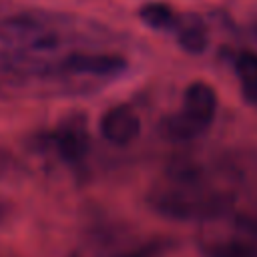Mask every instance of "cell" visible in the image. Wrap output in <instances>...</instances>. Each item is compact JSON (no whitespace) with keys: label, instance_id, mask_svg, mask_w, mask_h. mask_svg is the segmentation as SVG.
I'll list each match as a JSON object with an SVG mask.
<instances>
[{"label":"cell","instance_id":"cell-1","mask_svg":"<svg viewBox=\"0 0 257 257\" xmlns=\"http://www.w3.org/2000/svg\"><path fill=\"white\" fill-rule=\"evenodd\" d=\"M56 153L68 161H80L88 151V122L82 112H72L60 120L54 135L50 137Z\"/></svg>","mask_w":257,"mask_h":257},{"label":"cell","instance_id":"cell-2","mask_svg":"<svg viewBox=\"0 0 257 257\" xmlns=\"http://www.w3.org/2000/svg\"><path fill=\"white\" fill-rule=\"evenodd\" d=\"M100 135L112 145H131L141 135V118L128 104L110 106L98 122Z\"/></svg>","mask_w":257,"mask_h":257},{"label":"cell","instance_id":"cell-3","mask_svg":"<svg viewBox=\"0 0 257 257\" xmlns=\"http://www.w3.org/2000/svg\"><path fill=\"white\" fill-rule=\"evenodd\" d=\"M64 68L76 74L114 76L126 68V60L110 52H72L66 56Z\"/></svg>","mask_w":257,"mask_h":257},{"label":"cell","instance_id":"cell-4","mask_svg":"<svg viewBox=\"0 0 257 257\" xmlns=\"http://www.w3.org/2000/svg\"><path fill=\"white\" fill-rule=\"evenodd\" d=\"M185 114H189L193 120H197L201 126H209L217 112V94L207 82H191L183 94V108Z\"/></svg>","mask_w":257,"mask_h":257},{"label":"cell","instance_id":"cell-5","mask_svg":"<svg viewBox=\"0 0 257 257\" xmlns=\"http://www.w3.org/2000/svg\"><path fill=\"white\" fill-rule=\"evenodd\" d=\"M235 70L241 82V92L243 98L257 106V54L255 52H241L235 60Z\"/></svg>","mask_w":257,"mask_h":257},{"label":"cell","instance_id":"cell-6","mask_svg":"<svg viewBox=\"0 0 257 257\" xmlns=\"http://www.w3.org/2000/svg\"><path fill=\"white\" fill-rule=\"evenodd\" d=\"M161 131L165 137L173 139V141H189V139H195L199 137L205 126H201L197 120H193L189 114H185L183 110L167 116L161 124Z\"/></svg>","mask_w":257,"mask_h":257},{"label":"cell","instance_id":"cell-7","mask_svg":"<svg viewBox=\"0 0 257 257\" xmlns=\"http://www.w3.org/2000/svg\"><path fill=\"white\" fill-rule=\"evenodd\" d=\"M141 20L155 30H171L179 26V18L175 10L165 2H149L141 8Z\"/></svg>","mask_w":257,"mask_h":257},{"label":"cell","instance_id":"cell-8","mask_svg":"<svg viewBox=\"0 0 257 257\" xmlns=\"http://www.w3.org/2000/svg\"><path fill=\"white\" fill-rule=\"evenodd\" d=\"M179 32H177V38H179V44L187 50V52H193V54H199L207 48V30L203 26L201 20L197 18H189L187 22L179 24L177 26Z\"/></svg>","mask_w":257,"mask_h":257},{"label":"cell","instance_id":"cell-9","mask_svg":"<svg viewBox=\"0 0 257 257\" xmlns=\"http://www.w3.org/2000/svg\"><path fill=\"white\" fill-rule=\"evenodd\" d=\"M209 257H257V251L241 241H223L215 243L207 251Z\"/></svg>","mask_w":257,"mask_h":257},{"label":"cell","instance_id":"cell-10","mask_svg":"<svg viewBox=\"0 0 257 257\" xmlns=\"http://www.w3.org/2000/svg\"><path fill=\"white\" fill-rule=\"evenodd\" d=\"M68 257H78V255H74V253H72V255H68Z\"/></svg>","mask_w":257,"mask_h":257}]
</instances>
